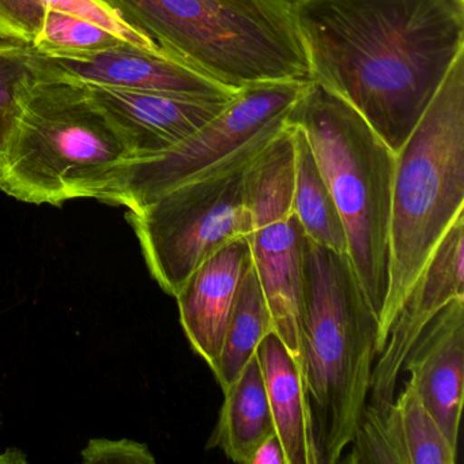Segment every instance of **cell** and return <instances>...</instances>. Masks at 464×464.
Segmentation results:
<instances>
[{
    "mask_svg": "<svg viewBox=\"0 0 464 464\" xmlns=\"http://www.w3.org/2000/svg\"><path fill=\"white\" fill-rule=\"evenodd\" d=\"M32 45L0 42V111L10 115L18 91L24 83L36 77Z\"/></svg>",
    "mask_w": 464,
    "mask_h": 464,
    "instance_id": "obj_23",
    "label": "cell"
},
{
    "mask_svg": "<svg viewBox=\"0 0 464 464\" xmlns=\"http://www.w3.org/2000/svg\"><path fill=\"white\" fill-rule=\"evenodd\" d=\"M276 433L270 401L256 353L238 379L224 391V403L208 450H219L235 463L251 464L259 445Z\"/></svg>",
    "mask_w": 464,
    "mask_h": 464,
    "instance_id": "obj_16",
    "label": "cell"
},
{
    "mask_svg": "<svg viewBox=\"0 0 464 464\" xmlns=\"http://www.w3.org/2000/svg\"><path fill=\"white\" fill-rule=\"evenodd\" d=\"M274 331L273 317L254 263L244 276L227 322L218 365L213 372L222 392L240 376L267 334Z\"/></svg>",
    "mask_w": 464,
    "mask_h": 464,
    "instance_id": "obj_19",
    "label": "cell"
},
{
    "mask_svg": "<svg viewBox=\"0 0 464 464\" xmlns=\"http://www.w3.org/2000/svg\"><path fill=\"white\" fill-rule=\"evenodd\" d=\"M50 10L80 15L137 47L164 51L145 34L124 23L104 0H0V39L34 44Z\"/></svg>",
    "mask_w": 464,
    "mask_h": 464,
    "instance_id": "obj_17",
    "label": "cell"
},
{
    "mask_svg": "<svg viewBox=\"0 0 464 464\" xmlns=\"http://www.w3.org/2000/svg\"><path fill=\"white\" fill-rule=\"evenodd\" d=\"M86 88L123 138L131 160L175 148L213 121L230 102L105 86Z\"/></svg>",
    "mask_w": 464,
    "mask_h": 464,
    "instance_id": "obj_12",
    "label": "cell"
},
{
    "mask_svg": "<svg viewBox=\"0 0 464 464\" xmlns=\"http://www.w3.org/2000/svg\"><path fill=\"white\" fill-rule=\"evenodd\" d=\"M347 464H410L398 404L382 412L365 404L349 444Z\"/></svg>",
    "mask_w": 464,
    "mask_h": 464,
    "instance_id": "obj_20",
    "label": "cell"
},
{
    "mask_svg": "<svg viewBox=\"0 0 464 464\" xmlns=\"http://www.w3.org/2000/svg\"><path fill=\"white\" fill-rule=\"evenodd\" d=\"M81 458L85 464H154L156 458L148 445L134 440L92 439Z\"/></svg>",
    "mask_w": 464,
    "mask_h": 464,
    "instance_id": "obj_24",
    "label": "cell"
},
{
    "mask_svg": "<svg viewBox=\"0 0 464 464\" xmlns=\"http://www.w3.org/2000/svg\"><path fill=\"white\" fill-rule=\"evenodd\" d=\"M395 401L410 464H455L458 448L450 444L409 380Z\"/></svg>",
    "mask_w": 464,
    "mask_h": 464,
    "instance_id": "obj_21",
    "label": "cell"
},
{
    "mask_svg": "<svg viewBox=\"0 0 464 464\" xmlns=\"http://www.w3.org/2000/svg\"><path fill=\"white\" fill-rule=\"evenodd\" d=\"M246 169L178 187L127 211L149 271L167 295L176 297L194 271L222 246L251 236Z\"/></svg>",
    "mask_w": 464,
    "mask_h": 464,
    "instance_id": "obj_9",
    "label": "cell"
},
{
    "mask_svg": "<svg viewBox=\"0 0 464 464\" xmlns=\"http://www.w3.org/2000/svg\"><path fill=\"white\" fill-rule=\"evenodd\" d=\"M287 126L305 135L343 222L347 257L382 322L390 287V222L395 151L341 97L309 82Z\"/></svg>",
    "mask_w": 464,
    "mask_h": 464,
    "instance_id": "obj_6",
    "label": "cell"
},
{
    "mask_svg": "<svg viewBox=\"0 0 464 464\" xmlns=\"http://www.w3.org/2000/svg\"><path fill=\"white\" fill-rule=\"evenodd\" d=\"M26 463L25 453L18 450H9L0 455V464Z\"/></svg>",
    "mask_w": 464,
    "mask_h": 464,
    "instance_id": "obj_26",
    "label": "cell"
},
{
    "mask_svg": "<svg viewBox=\"0 0 464 464\" xmlns=\"http://www.w3.org/2000/svg\"><path fill=\"white\" fill-rule=\"evenodd\" d=\"M295 169V135L287 126L246 167L244 191L252 219V263L273 317L274 333L303 376L306 236L292 210Z\"/></svg>",
    "mask_w": 464,
    "mask_h": 464,
    "instance_id": "obj_8",
    "label": "cell"
},
{
    "mask_svg": "<svg viewBox=\"0 0 464 464\" xmlns=\"http://www.w3.org/2000/svg\"><path fill=\"white\" fill-rule=\"evenodd\" d=\"M295 135V169L292 210L306 238L336 254L347 255L346 232L333 195L317 168L305 135L297 127Z\"/></svg>",
    "mask_w": 464,
    "mask_h": 464,
    "instance_id": "obj_18",
    "label": "cell"
},
{
    "mask_svg": "<svg viewBox=\"0 0 464 464\" xmlns=\"http://www.w3.org/2000/svg\"><path fill=\"white\" fill-rule=\"evenodd\" d=\"M410 374L447 439L458 448L463 407L464 297L450 301L420 334L404 360Z\"/></svg>",
    "mask_w": 464,
    "mask_h": 464,
    "instance_id": "obj_13",
    "label": "cell"
},
{
    "mask_svg": "<svg viewBox=\"0 0 464 464\" xmlns=\"http://www.w3.org/2000/svg\"><path fill=\"white\" fill-rule=\"evenodd\" d=\"M7 130H9V115L5 113L4 111H0V148L4 145Z\"/></svg>",
    "mask_w": 464,
    "mask_h": 464,
    "instance_id": "obj_27",
    "label": "cell"
},
{
    "mask_svg": "<svg viewBox=\"0 0 464 464\" xmlns=\"http://www.w3.org/2000/svg\"><path fill=\"white\" fill-rule=\"evenodd\" d=\"M123 39L72 13L50 10L32 48L47 56L99 53L124 44Z\"/></svg>",
    "mask_w": 464,
    "mask_h": 464,
    "instance_id": "obj_22",
    "label": "cell"
},
{
    "mask_svg": "<svg viewBox=\"0 0 464 464\" xmlns=\"http://www.w3.org/2000/svg\"><path fill=\"white\" fill-rule=\"evenodd\" d=\"M311 82L398 151L464 53V0H292Z\"/></svg>",
    "mask_w": 464,
    "mask_h": 464,
    "instance_id": "obj_1",
    "label": "cell"
},
{
    "mask_svg": "<svg viewBox=\"0 0 464 464\" xmlns=\"http://www.w3.org/2000/svg\"><path fill=\"white\" fill-rule=\"evenodd\" d=\"M256 355L286 464H316L305 388L297 363L274 331L265 336Z\"/></svg>",
    "mask_w": 464,
    "mask_h": 464,
    "instance_id": "obj_15",
    "label": "cell"
},
{
    "mask_svg": "<svg viewBox=\"0 0 464 464\" xmlns=\"http://www.w3.org/2000/svg\"><path fill=\"white\" fill-rule=\"evenodd\" d=\"M251 464H286L284 448L276 433L259 445Z\"/></svg>",
    "mask_w": 464,
    "mask_h": 464,
    "instance_id": "obj_25",
    "label": "cell"
},
{
    "mask_svg": "<svg viewBox=\"0 0 464 464\" xmlns=\"http://www.w3.org/2000/svg\"><path fill=\"white\" fill-rule=\"evenodd\" d=\"M301 335L316 464L339 463L368 401L379 320L347 255L308 238Z\"/></svg>",
    "mask_w": 464,
    "mask_h": 464,
    "instance_id": "obj_2",
    "label": "cell"
},
{
    "mask_svg": "<svg viewBox=\"0 0 464 464\" xmlns=\"http://www.w3.org/2000/svg\"><path fill=\"white\" fill-rule=\"evenodd\" d=\"M308 83L241 89L219 115L175 148L127 161L94 199L137 210L178 187L244 169L286 129Z\"/></svg>",
    "mask_w": 464,
    "mask_h": 464,
    "instance_id": "obj_7",
    "label": "cell"
},
{
    "mask_svg": "<svg viewBox=\"0 0 464 464\" xmlns=\"http://www.w3.org/2000/svg\"><path fill=\"white\" fill-rule=\"evenodd\" d=\"M464 297V213L437 246L422 276L399 308L384 349L372 371L366 404L387 411L396 398L404 360L436 314L455 298Z\"/></svg>",
    "mask_w": 464,
    "mask_h": 464,
    "instance_id": "obj_11",
    "label": "cell"
},
{
    "mask_svg": "<svg viewBox=\"0 0 464 464\" xmlns=\"http://www.w3.org/2000/svg\"><path fill=\"white\" fill-rule=\"evenodd\" d=\"M131 160L85 83L36 77L21 86L0 148V191L32 205L96 198Z\"/></svg>",
    "mask_w": 464,
    "mask_h": 464,
    "instance_id": "obj_3",
    "label": "cell"
},
{
    "mask_svg": "<svg viewBox=\"0 0 464 464\" xmlns=\"http://www.w3.org/2000/svg\"><path fill=\"white\" fill-rule=\"evenodd\" d=\"M464 213V53L395 153L390 222V287L377 355L434 251Z\"/></svg>",
    "mask_w": 464,
    "mask_h": 464,
    "instance_id": "obj_5",
    "label": "cell"
},
{
    "mask_svg": "<svg viewBox=\"0 0 464 464\" xmlns=\"http://www.w3.org/2000/svg\"><path fill=\"white\" fill-rule=\"evenodd\" d=\"M251 266L249 237L236 238L205 260L175 297L184 334L211 372L218 365L227 322Z\"/></svg>",
    "mask_w": 464,
    "mask_h": 464,
    "instance_id": "obj_14",
    "label": "cell"
},
{
    "mask_svg": "<svg viewBox=\"0 0 464 464\" xmlns=\"http://www.w3.org/2000/svg\"><path fill=\"white\" fill-rule=\"evenodd\" d=\"M173 58L232 91L311 82L292 0H104Z\"/></svg>",
    "mask_w": 464,
    "mask_h": 464,
    "instance_id": "obj_4",
    "label": "cell"
},
{
    "mask_svg": "<svg viewBox=\"0 0 464 464\" xmlns=\"http://www.w3.org/2000/svg\"><path fill=\"white\" fill-rule=\"evenodd\" d=\"M34 67L39 77L105 88L161 92L221 102H229L237 93L165 51H149L130 43L72 56H47L34 51Z\"/></svg>",
    "mask_w": 464,
    "mask_h": 464,
    "instance_id": "obj_10",
    "label": "cell"
}]
</instances>
